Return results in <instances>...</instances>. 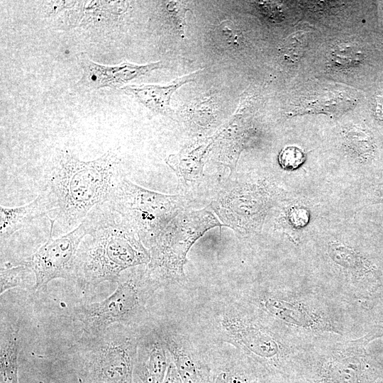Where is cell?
Listing matches in <instances>:
<instances>
[{"label":"cell","instance_id":"7402d4cb","mask_svg":"<svg viewBox=\"0 0 383 383\" xmlns=\"http://www.w3.org/2000/svg\"><path fill=\"white\" fill-rule=\"evenodd\" d=\"M353 215L360 231L383 257V204L363 208Z\"/></svg>","mask_w":383,"mask_h":383},{"label":"cell","instance_id":"cb8c5ba5","mask_svg":"<svg viewBox=\"0 0 383 383\" xmlns=\"http://www.w3.org/2000/svg\"><path fill=\"white\" fill-rule=\"evenodd\" d=\"M333 62L342 66H352L360 63L362 59L361 51L352 44H340L331 52Z\"/></svg>","mask_w":383,"mask_h":383},{"label":"cell","instance_id":"f1b7e54d","mask_svg":"<svg viewBox=\"0 0 383 383\" xmlns=\"http://www.w3.org/2000/svg\"><path fill=\"white\" fill-rule=\"evenodd\" d=\"M162 383H183L179 374L171 359Z\"/></svg>","mask_w":383,"mask_h":383},{"label":"cell","instance_id":"f546056e","mask_svg":"<svg viewBox=\"0 0 383 383\" xmlns=\"http://www.w3.org/2000/svg\"><path fill=\"white\" fill-rule=\"evenodd\" d=\"M260 383H294L287 378H273L261 379Z\"/></svg>","mask_w":383,"mask_h":383},{"label":"cell","instance_id":"7c38bea8","mask_svg":"<svg viewBox=\"0 0 383 383\" xmlns=\"http://www.w3.org/2000/svg\"><path fill=\"white\" fill-rule=\"evenodd\" d=\"M87 231L82 222L74 230L48 240L33 254L21 261L29 267L35 277L34 289H45L55 279L74 278L77 253Z\"/></svg>","mask_w":383,"mask_h":383},{"label":"cell","instance_id":"3957f363","mask_svg":"<svg viewBox=\"0 0 383 383\" xmlns=\"http://www.w3.org/2000/svg\"><path fill=\"white\" fill-rule=\"evenodd\" d=\"M213 343L230 345L261 379H291L303 345L238 295L214 303L204 317Z\"/></svg>","mask_w":383,"mask_h":383},{"label":"cell","instance_id":"8fae6325","mask_svg":"<svg viewBox=\"0 0 383 383\" xmlns=\"http://www.w3.org/2000/svg\"><path fill=\"white\" fill-rule=\"evenodd\" d=\"M140 332L116 324L102 333L84 337L82 367L96 383H133Z\"/></svg>","mask_w":383,"mask_h":383},{"label":"cell","instance_id":"2e32d148","mask_svg":"<svg viewBox=\"0 0 383 383\" xmlns=\"http://www.w3.org/2000/svg\"><path fill=\"white\" fill-rule=\"evenodd\" d=\"M170 355L158 329L141 331L133 374V383H162Z\"/></svg>","mask_w":383,"mask_h":383},{"label":"cell","instance_id":"ac0fdd59","mask_svg":"<svg viewBox=\"0 0 383 383\" xmlns=\"http://www.w3.org/2000/svg\"><path fill=\"white\" fill-rule=\"evenodd\" d=\"M217 135L218 131L211 136L196 140L169 157L167 163L175 172L180 187L187 189L202 179L206 158Z\"/></svg>","mask_w":383,"mask_h":383},{"label":"cell","instance_id":"83f0119b","mask_svg":"<svg viewBox=\"0 0 383 383\" xmlns=\"http://www.w3.org/2000/svg\"><path fill=\"white\" fill-rule=\"evenodd\" d=\"M165 9L174 20L177 27L180 33H184L185 26V16L187 8L184 2L165 1Z\"/></svg>","mask_w":383,"mask_h":383},{"label":"cell","instance_id":"6da1fadb","mask_svg":"<svg viewBox=\"0 0 383 383\" xmlns=\"http://www.w3.org/2000/svg\"><path fill=\"white\" fill-rule=\"evenodd\" d=\"M238 295L304 346L333 335L358 338L373 326L361 306L323 287L294 257L277 275L255 280Z\"/></svg>","mask_w":383,"mask_h":383},{"label":"cell","instance_id":"ffe728a7","mask_svg":"<svg viewBox=\"0 0 383 383\" xmlns=\"http://www.w3.org/2000/svg\"><path fill=\"white\" fill-rule=\"evenodd\" d=\"M50 211L49 202L42 192L32 201L22 206L11 207L1 205V239L9 237L38 218L48 216Z\"/></svg>","mask_w":383,"mask_h":383},{"label":"cell","instance_id":"4316f807","mask_svg":"<svg viewBox=\"0 0 383 383\" xmlns=\"http://www.w3.org/2000/svg\"><path fill=\"white\" fill-rule=\"evenodd\" d=\"M363 308L367 312L370 323L383 328V289Z\"/></svg>","mask_w":383,"mask_h":383},{"label":"cell","instance_id":"4fadbf2b","mask_svg":"<svg viewBox=\"0 0 383 383\" xmlns=\"http://www.w3.org/2000/svg\"><path fill=\"white\" fill-rule=\"evenodd\" d=\"M183 383H210V368L206 350L171 326L158 329Z\"/></svg>","mask_w":383,"mask_h":383},{"label":"cell","instance_id":"484cf974","mask_svg":"<svg viewBox=\"0 0 383 383\" xmlns=\"http://www.w3.org/2000/svg\"><path fill=\"white\" fill-rule=\"evenodd\" d=\"M306 33L297 32L287 38L282 48L283 57L292 62L297 60L306 44Z\"/></svg>","mask_w":383,"mask_h":383},{"label":"cell","instance_id":"7a4b0ae2","mask_svg":"<svg viewBox=\"0 0 383 383\" xmlns=\"http://www.w3.org/2000/svg\"><path fill=\"white\" fill-rule=\"evenodd\" d=\"M294 256L320 284L362 308L383 289V257L352 214L330 208L305 233Z\"/></svg>","mask_w":383,"mask_h":383},{"label":"cell","instance_id":"9c48e42d","mask_svg":"<svg viewBox=\"0 0 383 383\" xmlns=\"http://www.w3.org/2000/svg\"><path fill=\"white\" fill-rule=\"evenodd\" d=\"M223 226L207 206L179 212L149 247L150 260L146 270L158 288L185 278L187 255L207 231Z\"/></svg>","mask_w":383,"mask_h":383},{"label":"cell","instance_id":"4dcf8cb0","mask_svg":"<svg viewBox=\"0 0 383 383\" xmlns=\"http://www.w3.org/2000/svg\"><path fill=\"white\" fill-rule=\"evenodd\" d=\"M374 383H383V377H379V379H377Z\"/></svg>","mask_w":383,"mask_h":383},{"label":"cell","instance_id":"52a82bcc","mask_svg":"<svg viewBox=\"0 0 383 383\" xmlns=\"http://www.w3.org/2000/svg\"><path fill=\"white\" fill-rule=\"evenodd\" d=\"M298 184L279 173H231L213 192L209 206L221 223L242 236L260 234L275 208Z\"/></svg>","mask_w":383,"mask_h":383},{"label":"cell","instance_id":"5b68a950","mask_svg":"<svg viewBox=\"0 0 383 383\" xmlns=\"http://www.w3.org/2000/svg\"><path fill=\"white\" fill-rule=\"evenodd\" d=\"M82 222L87 233L77 253L74 278L82 286L117 282L126 270L149 263V250L108 201L92 209Z\"/></svg>","mask_w":383,"mask_h":383},{"label":"cell","instance_id":"277c9868","mask_svg":"<svg viewBox=\"0 0 383 383\" xmlns=\"http://www.w3.org/2000/svg\"><path fill=\"white\" fill-rule=\"evenodd\" d=\"M121 162L108 150L84 161L70 150H60L43 174L42 192L49 202L50 232L76 228L96 206L109 201L121 178Z\"/></svg>","mask_w":383,"mask_h":383},{"label":"cell","instance_id":"8992f818","mask_svg":"<svg viewBox=\"0 0 383 383\" xmlns=\"http://www.w3.org/2000/svg\"><path fill=\"white\" fill-rule=\"evenodd\" d=\"M383 337L374 325L365 335L349 338L333 335L307 344L299 356L291 380L294 383H374L383 365L367 350Z\"/></svg>","mask_w":383,"mask_h":383},{"label":"cell","instance_id":"e0dca14e","mask_svg":"<svg viewBox=\"0 0 383 383\" xmlns=\"http://www.w3.org/2000/svg\"><path fill=\"white\" fill-rule=\"evenodd\" d=\"M215 345L206 350L210 383H260L261 379L245 357L234 347Z\"/></svg>","mask_w":383,"mask_h":383},{"label":"cell","instance_id":"44dd1931","mask_svg":"<svg viewBox=\"0 0 383 383\" xmlns=\"http://www.w3.org/2000/svg\"><path fill=\"white\" fill-rule=\"evenodd\" d=\"M18 331L1 324L0 383H19L18 377Z\"/></svg>","mask_w":383,"mask_h":383},{"label":"cell","instance_id":"d4e9b609","mask_svg":"<svg viewBox=\"0 0 383 383\" xmlns=\"http://www.w3.org/2000/svg\"><path fill=\"white\" fill-rule=\"evenodd\" d=\"M306 160L304 151L296 146H287L279 154L278 162L284 170L293 172L299 169Z\"/></svg>","mask_w":383,"mask_h":383},{"label":"cell","instance_id":"5bb4252c","mask_svg":"<svg viewBox=\"0 0 383 383\" xmlns=\"http://www.w3.org/2000/svg\"><path fill=\"white\" fill-rule=\"evenodd\" d=\"M77 58L82 70V75L76 86L87 89L119 88L137 77L164 67L161 61L146 65L123 61L116 66H106L92 61L84 52L77 55Z\"/></svg>","mask_w":383,"mask_h":383},{"label":"cell","instance_id":"30bf717a","mask_svg":"<svg viewBox=\"0 0 383 383\" xmlns=\"http://www.w3.org/2000/svg\"><path fill=\"white\" fill-rule=\"evenodd\" d=\"M189 201L184 195L151 191L123 176L108 202L148 249L168 223L187 209Z\"/></svg>","mask_w":383,"mask_h":383},{"label":"cell","instance_id":"ba28073f","mask_svg":"<svg viewBox=\"0 0 383 383\" xmlns=\"http://www.w3.org/2000/svg\"><path fill=\"white\" fill-rule=\"evenodd\" d=\"M117 283L105 299L74 309L73 318L82 324L84 337L96 336L116 324L136 327L145 316L148 299L158 289L146 265L126 270Z\"/></svg>","mask_w":383,"mask_h":383},{"label":"cell","instance_id":"d6986e66","mask_svg":"<svg viewBox=\"0 0 383 383\" xmlns=\"http://www.w3.org/2000/svg\"><path fill=\"white\" fill-rule=\"evenodd\" d=\"M199 71L178 77L167 85H126L123 90L132 95L150 111L161 115L172 112L170 101L172 94L182 86L193 82Z\"/></svg>","mask_w":383,"mask_h":383},{"label":"cell","instance_id":"603a6c76","mask_svg":"<svg viewBox=\"0 0 383 383\" xmlns=\"http://www.w3.org/2000/svg\"><path fill=\"white\" fill-rule=\"evenodd\" d=\"M35 277L33 270L21 262L16 265L5 264L1 267L0 272V294L6 291L19 287H35Z\"/></svg>","mask_w":383,"mask_h":383},{"label":"cell","instance_id":"9a60e30c","mask_svg":"<svg viewBox=\"0 0 383 383\" xmlns=\"http://www.w3.org/2000/svg\"><path fill=\"white\" fill-rule=\"evenodd\" d=\"M328 194L333 208L350 214L367 206L383 204V168L357 181L332 186Z\"/></svg>","mask_w":383,"mask_h":383}]
</instances>
